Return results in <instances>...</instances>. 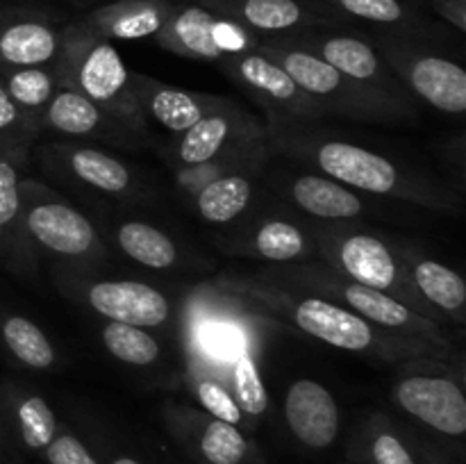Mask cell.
<instances>
[{"label": "cell", "instance_id": "31", "mask_svg": "<svg viewBox=\"0 0 466 464\" xmlns=\"http://www.w3.org/2000/svg\"><path fill=\"white\" fill-rule=\"evenodd\" d=\"M235 387H237V398L239 405L248 414H262L268 405L267 389L262 385V378H259L258 364H255L253 355L248 350L237 358L235 362Z\"/></svg>", "mask_w": 466, "mask_h": 464}, {"label": "cell", "instance_id": "25", "mask_svg": "<svg viewBox=\"0 0 466 464\" xmlns=\"http://www.w3.org/2000/svg\"><path fill=\"white\" fill-rule=\"evenodd\" d=\"M228 121L223 116L200 118L187 130L180 144V157L187 164H205L218 153L228 136Z\"/></svg>", "mask_w": 466, "mask_h": 464}, {"label": "cell", "instance_id": "13", "mask_svg": "<svg viewBox=\"0 0 466 464\" xmlns=\"http://www.w3.org/2000/svg\"><path fill=\"white\" fill-rule=\"evenodd\" d=\"M294 200L314 217L349 218L362 212V200L337 182L303 176L294 182Z\"/></svg>", "mask_w": 466, "mask_h": 464}, {"label": "cell", "instance_id": "32", "mask_svg": "<svg viewBox=\"0 0 466 464\" xmlns=\"http://www.w3.org/2000/svg\"><path fill=\"white\" fill-rule=\"evenodd\" d=\"M7 94L14 103L36 107V105L46 103L53 94V77L39 68H21V71L9 76Z\"/></svg>", "mask_w": 466, "mask_h": 464}, {"label": "cell", "instance_id": "41", "mask_svg": "<svg viewBox=\"0 0 466 464\" xmlns=\"http://www.w3.org/2000/svg\"><path fill=\"white\" fill-rule=\"evenodd\" d=\"M114 464H139V462H135V459H130V458H118V459H114Z\"/></svg>", "mask_w": 466, "mask_h": 464}, {"label": "cell", "instance_id": "2", "mask_svg": "<svg viewBox=\"0 0 466 464\" xmlns=\"http://www.w3.org/2000/svg\"><path fill=\"white\" fill-rule=\"evenodd\" d=\"M396 398L405 412L446 435H462L466 430V398L449 378L412 376L396 389Z\"/></svg>", "mask_w": 466, "mask_h": 464}, {"label": "cell", "instance_id": "23", "mask_svg": "<svg viewBox=\"0 0 466 464\" xmlns=\"http://www.w3.org/2000/svg\"><path fill=\"white\" fill-rule=\"evenodd\" d=\"M71 166L77 177L103 191H123L130 182L126 166L118 159L98 153V150H76L71 157Z\"/></svg>", "mask_w": 466, "mask_h": 464}, {"label": "cell", "instance_id": "33", "mask_svg": "<svg viewBox=\"0 0 466 464\" xmlns=\"http://www.w3.org/2000/svg\"><path fill=\"white\" fill-rule=\"evenodd\" d=\"M339 9L355 18H364L371 23L394 25L408 18V9L400 0H332Z\"/></svg>", "mask_w": 466, "mask_h": 464}, {"label": "cell", "instance_id": "15", "mask_svg": "<svg viewBox=\"0 0 466 464\" xmlns=\"http://www.w3.org/2000/svg\"><path fill=\"white\" fill-rule=\"evenodd\" d=\"M116 239L132 259L150 268H167L176 262V246L164 232L148 223H126L118 230Z\"/></svg>", "mask_w": 466, "mask_h": 464}, {"label": "cell", "instance_id": "40", "mask_svg": "<svg viewBox=\"0 0 466 464\" xmlns=\"http://www.w3.org/2000/svg\"><path fill=\"white\" fill-rule=\"evenodd\" d=\"M16 121V105L9 98L7 89L0 86V130H7Z\"/></svg>", "mask_w": 466, "mask_h": 464}, {"label": "cell", "instance_id": "3", "mask_svg": "<svg viewBox=\"0 0 466 464\" xmlns=\"http://www.w3.org/2000/svg\"><path fill=\"white\" fill-rule=\"evenodd\" d=\"M287 423L303 444L326 449L339 432V409L323 385L314 380H296L287 391Z\"/></svg>", "mask_w": 466, "mask_h": 464}, {"label": "cell", "instance_id": "29", "mask_svg": "<svg viewBox=\"0 0 466 464\" xmlns=\"http://www.w3.org/2000/svg\"><path fill=\"white\" fill-rule=\"evenodd\" d=\"M23 441L30 449H46L55 437V414L44 398L30 396L18 408Z\"/></svg>", "mask_w": 466, "mask_h": 464}, {"label": "cell", "instance_id": "37", "mask_svg": "<svg viewBox=\"0 0 466 464\" xmlns=\"http://www.w3.org/2000/svg\"><path fill=\"white\" fill-rule=\"evenodd\" d=\"M203 344L209 353L223 358L239 348V335L232 326H208L203 330Z\"/></svg>", "mask_w": 466, "mask_h": 464}, {"label": "cell", "instance_id": "30", "mask_svg": "<svg viewBox=\"0 0 466 464\" xmlns=\"http://www.w3.org/2000/svg\"><path fill=\"white\" fill-rule=\"evenodd\" d=\"M305 239L300 230L291 223L271 221L258 232V250L268 259L287 262L303 253Z\"/></svg>", "mask_w": 466, "mask_h": 464}, {"label": "cell", "instance_id": "35", "mask_svg": "<svg viewBox=\"0 0 466 464\" xmlns=\"http://www.w3.org/2000/svg\"><path fill=\"white\" fill-rule=\"evenodd\" d=\"M18 214V177L9 162L0 159V227L9 226Z\"/></svg>", "mask_w": 466, "mask_h": 464}, {"label": "cell", "instance_id": "34", "mask_svg": "<svg viewBox=\"0 0 466 464\" xmlns=\"http://www.w3.org/2000/svg\"><path fill=\"white\" fill-rule=\"evenodd\" d=\"M198 398L218 421H228V423H239L241 419V409L239 405L232 400V396L223 389L221 385L212 380H205L198 385Z\"/></svg>", "mask_w": 466, "mask_h": 464}, {"label": "cell", "instance_id": "7", "mask_svg": "<svg viewBox=\"0 0 466 464\" xmlns=\"http://www.w3.org/2000/svg\"><path fill=\"white\" fill-rule=\"evenodd\" d=\"M27 227L46 248L62 255H80L94 244V227L73 207L59 203L36 205L27 214Z\"/></svg>", "mask_w": 466, "mask_h": 464}, {"label": "cell", "instance_id": "24", "mask_svg": "<svg viewBox=\"0 0 466 464\" xmlns=\"http://www.w3.org/2000/svg\"><path fill=\"white\" fill-rule=\"evenodd\" d=\"M98 107L80 94L64 91L50 103L48 123L66 135H86L98 126Z\"/></svg>", "mask_w": 466, "mask_h": 464}, {"label": "cell", "instance_id": "12", "mask_svg": "<svg viewBox=\"0 0 466 464\" xmlns=\"http://www.w3.org/2000/svg\"><path fill=\"white\" fill-rule=\"evenodd\" d=\"M232 14L246 25L264 32L291 30L309 16V5L303 0H203Z\"/></svg>", "mask_w": 466, "mask_h": 464}, {"label": "cell", "instance_id": "19", "mask_svg": "<svg viewBox=\"0 0 466 464\" xmlns=\"http://www.w3.org/2000/svg\"><path fill=\"white\" fill-rule=\"evenodd\" d=\"M103 341L109 353L121 362L144 367L157 359L159 346L144 328L130 326V323H109L103 330Z\"/></svg>", "mask_w": 466, "mask_h": 464}, {"label": "cell", "instance_id": "20", "mask_svg": "<svg viewBox=\"0 0 466 464\" xmlns=\"http://www.w3.org/2000/svg\"><path fill=\"white\" fill-rule=\"evenodd\" d=\"M414 280L419 289L431 298L432 303L444 309H458L466 300V285L453 268L440 262H419L414 268Z\"/></svg>", "mask_w": 466, "mask_h": 464}, {"label": "cell", "instance_id": "5", "mask_svg": "<svg viewBox=\"0 0 466 464\" xmlns=\"http://www.w3.org/2000/svg\"><path fill=\"white\" fill-rule=\"evenodd\" d=\"M317 159L328 176L358 187V189L373 191V194H387L394 189L396 180H399V173L390 159L369 153L360 146L330 141L319 148Z\"/></svg>", "mask_w": 466, "mask_h": 464}, {"label": "cell", "instance_id": "28", "mask_svg": "<svg viewBox=\"0 0 466 464\" xmlns=\"http://www.w3.org/2000/svg\"><path fill=\"white\" fill-rule=\"evenodd\" d=\"M200 449L212 464H239L246 455V439L235 423L217 419L205 428Z\"/></svg>", "mask_w": 466, "mask_h": 464}, {"label": "cell", "instance_id": "10", "mask_svg": "<svg viewBox=\"0 0 466 464\" xmlns=\"http://www.w3.org/2000/svg\"><path fill=\"white\" fill-rule=\"evenodd\" d=\"M173 9V5L162 0H130L98 12L96 25L105 27L116 39H144L159 35Z\"/></svg>", "mask_w": 466, "mask_h": 464}, {"label": "cell", "instance_id": "1", "mask_svg": "<svg viewBox=\"0 0 466 464\" xmlns=\"http://www.w3.org/2000/svg\"><path fill=\"white\" fill-rule=\"evenodd\" d=\"M164 41L198 57H221L246 45V35L230 21L200 5L176 7L159 30Z\"/></svg>", "mask_w": 466, "mask_h": 464}, {"label": "cell", "instance_id": "16", "mask_svg": "<svg viewBox=\"0 0 466 464\" xmlns=\"http://www.w3.org/2000/svg\"><path fill=\"white\" fill-rule=\"evenodd\" d=\"M250 200V182L241 176L218 177L198 196V209L208 221L226 223L235 218Z\"/></svg>", "mask_w": 466, "mask_h": 464}, {"label": "cell", "instance_id": "26", "mask_svg": "<svg viewBox=\"0 0 466 464\" xmlns=\"http://www.w3.org/2000/svg\"><path fill=\"white\" fill-rule=\"evenodd\" d=\"M239 73L248 85H253L259 91H267L268 96L278 100L294 98L296 89H299L285 73V68L273 64L271 59L259 57V55H246L239 62Z\"/></svg>", "mask_w": 466, "mask_h": 464}, {"label": "cell", "instance_id": "22", "mask_svg": "<svg viewBox=\"0 0 466 464\" xmlns=\"http://www.w3.org/2000/svg\"><path fill=\"white\" fill-rule=\"evenodd\" d=\"M344 296L355 312L380 323V326L400 328L412 321V314H410V309L405 305H400L399 300L382 294L380 289H373V287H364L355 282V285L346 287Z\"/></svg>", "mask_w": 466, "mask_h": 464}, {"label": "cell", "instance_id": "11", "mask_svg": "<svg viewBox=\"0 0 466 464\" xmlns=\"http://www.w3.org/2000/svg\"><path fill=\"white\" fill-rule=\"evenodd\" d=\"M341 264L358 285L387 289L396 280V262L387 246L376 237L355 235L341 246Z\"/></svg>", "mask_w": 466, "mask_h": 464}, {"label": "cell", "instance_id": "27", "mask_svg": "<svg viewBox=\"0 0 466 464\" xmlns=\"http://www.w3.org/2000/svg\"><path fill=\"white\" fill-rule=\"evenodd\" d=\"M150 109H153V116L173 132H187L203 118L198 103L189 94L176 89L157 91L150 100Z\"/></svg>", "mask_w": 466, "mask_h": 464}, {"label": "cell", "instance_id": "38", "mask_svg": "<svg viewBox=\"0 0 466 464\" xmlns=\"http://www.w3.org/2000/svg\"><path fill=\"white\" fill-rule=\"evenodd\" d=\"M373 459L376 464H414L412 455L394 435H380L373 441Z\"/></svg>", "mask_w": 466, "mask_h": 464}, {"label": "cell", "instance_id": "9", "mask_svg": "<svg viewBox=\"0 0 466 464\" xmlns=\"http://www.w3.org/2000/svg\"><path fill=\"white\" fill-rule=\"evenodd\" d=\"M410 80L417 94L449 114L466 109V73L460 64L441 57H421L414 62Z\"/></svg>", "mask_w": 466, "mask_h": 464}, {"label": "cell", "instance_id": "18", "mask_svg": "<svg viewBox=\"0 0 466 464\" xmlns=\"http://www.w3.org/2000/svg\"><path fill=\"white\" fill-rule=\"evenodd\" d=\"M3 339L7 348L27 367L46 368L53 364L55 353L44 332L23 317H9L3 323Z\"/></svg>", "mask_w": 466, "mask_h": 464}, {"label": "cell", "instance_id": "39", "mask_svg": "<svg viewBox=\"0 0 466 464\" xmlns=\"http://www.w3.org/2000/svg\"><path fill=\"white\" fill-rule=\"evenodd\" d=\"M435 9L458 30H466V0H432Z\"/></svg>", "mask_w": 466, "mask_h": 464}, {"label": "cell", "instance_id": "6", "mask_svg": "<svg viewBox=\"0 0 466 464\" xmlns=\"http://www.w3.org/2000/svg\"><path fill=\"white\" fill-rule=\"evenodd\" d=\"M296 323L317 339L344 350H364L373 341L371 326L362 317L321 298H308L299 303Z\"/></svg>", "mask_w": 466, "mask_h": 464}, {"label": "cell", "instance_id": "21", "mask_svg": "<svg viewBox=\"0 0 466 464\" xmlns=\"http://www.w3.org/2000/svg\"><path fill=\"white\" fill-rule=\"evenodd\" d=\"M282 68L291 77L296 86H303L309 94L326 96L339 86V73L321 57L303 53V50H289L282 57Z\"/></svg>", "mask_w": 466, "mask_h": 464}, {"label": "cell", "instance_id": "14", "mask_svg": "<svg viewBox=\"0 0 466 464\" xmlns=\"http://www.w3.org/2000/svg\"><path fill=\"white\" fill-rule=\"evenodd\" d=\"M127 71L116 48L109 44H96L80 68L82 89L94 100H109L126 86Z\"/></svg>", "mask_w": 466, "mask_h": 464}, {"label": "cell", "instance_id": "17", "mask_svg": "<svg viewBox=\"0 0 466 464\" xmlns=\"http://www.w3.org/2000/svg\"><path fill=\"white\" fill-rule=\"evenodd\" d=\"M323 59L335 68L339 76L355 77V80H369L378 73L376 53L371 45L364 41L353 39V36H330L321 45Z\"/></svg>", "mask_w": 466, "mask_h": 464}, {"label": "cell", "instance_id": "8", "mask_svg": "<svg viewBox=\"0 0 466 464\" xmlns=\"http://www.w3.org/2000/svg\"><path fill=\"white\" fill-rule=\"evenodd\" d=\"M57 50V35L36 16H0V59L14 66H39Z\"/></svg>", "mask_w": 466, "mask_h": 464}, {"label": "cell", "instance_id": "4", "mask_svg": "<svg viewBox=\"0 0 466 464\" xmlns=\"http://www.w3.org/2000/svg\"><path fill=\"white\" fill-rule=\"evenodd\" d=\"M89 303L96 312L118 323L150 328L168 317V303L157 289L135 280L98 282L89 289Z\"/></svg>", "mask_w": 466, "mask_h": 464}, {"label": "cell", "instance_id": "36", "mask_svg": "<svg viewBox=\"0 0 466 464\" xmlns=\"http://www.w3.org/2000/svg\"><path fill=\"white\" fill-rule=\"evenodd\" d=\"M50 464H98L76 437H59L48 444Z\"/></svg>", "mask_w": 466, "mask_h": 464}]
</instances>
